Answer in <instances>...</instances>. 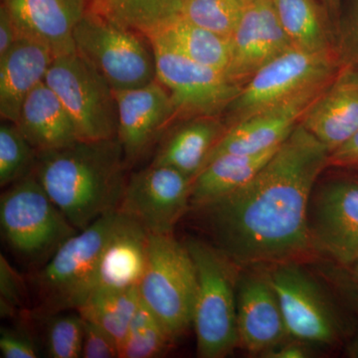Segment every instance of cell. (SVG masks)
<instances>
[{"label": "cell", "instance_id": "obj_28", "mask_svg": "<svg viewBox=\"0 0 358 358\" xmlns=\"http://www.w3.org/2000/svg\"><path fill=\"white\" fill-rule=\"evenodd\" d=\"M140 303L138 288H96L77 310L83 319L105 329L121 348Z\"/></svg>", "mask_w": 358, "mask_h": 358}, {"label": "cell", "instance_id": "obj_18", "mask_svg": "<svg viewBox=\"0 0 358 358\" xmlns=\"http://www.w3.org/2000/svg\"><path fill=\"white\" fill-rule=\"evenodd\" d=\"M22 37L46 45L55 57L75 53L74 32L89 0H1Z\"/></svg>", "mask_w": 358, "mask_h": 358}, {"label": "cell", "instance_id": "obj_32", "mask_svg": "<svg viewBox=\"0 0 358 358\" xmlns=\"http://www.w3.org/2000/svg\"><path fill=\"white\" fill-rule=\"evenodd\" d=\"M45 319L44 348L51 358L81 357L84 320L78 310H66Z\"/></svg>", "mask_w": 358, "mask_h": 358}, {"label": "cell", "instance_id": "obj_9", "mask_svg": "<svg viewBox=\"0 0 358 358\" xmlns=\"http://www.w3.org/2000/svg\"><path fill=\"white\" fill-rule=\"evenodd\" d=\"M45 83L69 113L79 140L117 138L115 91L77 52L54 58Z\"/></svg>", "mask_w": 358, "mask_h": 358}, {"label": "cell", "instance_id": "obj_31", "mask_svg": "<svg viewBox=\"0 0 358 358\" xmlns=\"http://www.w3.org/2000/svg\"><path fill=\"white\" fill-rule=\"evenodd\" d=\"M251 0H186L181 15L190 22L231 38Z\"/></svg>", "mask_w": 358, "mask_h": 358}, {"label": "cell", "instance_id": "obj_2", "mask_svg": "<svg viewBox=\"0 0 358 358\" xmlns=\"http://www.w3.org/2000/svg\"><path fill=\"white\" fill-rule=\"evenodd\" d=\"M119 138L78 140L37 154L33 173L76 228L119 210L128 178Z\"/></svg>", "mask_w": 358, "mask_h": 358}, {"label": "cell", "instance_id": "obj_30", "mask_svg": "<svg viewBox=\"0 0 358 358\" xmlns=\"http://www.w3.org/2000/svg\"><path fill=\"white\" fill-rule=\"evenodd\" d=\"M36 148L13 122L0 126V186L8 187L33 173L37 159Z\"/></svg>", "mask_w": 358, "mask_h": 358}, {"label": "cell", "instance_id": "obj_36", "mask_svg": "<svg viewBox=\"0 0 358 358\" xmlns=\"http://www.w3.org/2000/svg\"><path fill=\"white\" fill-rule=\"evenodd\" d=\"M84 320L82 358H120V346L102 327Z\"/></svg>", "mask_w": 358, "mask_h": 358}, {"label": "cell", "instance_id": "obj_29", "mask_svg": "<svg viewBox=\"0 0 358 358\" xmlns=\"http://www.w3.org/2000/svg\"><path fill=\"white\" fill-rule=\"evenodd\" d=\"M174 341L166 327L141 301L120 348V358L164 357Z\"/></svg>", "mask_w": 358, "mask_h": 358}, {"label": "cell", "instance_id": "obj_35", "mask_svg": "<svg viewBox=\"0 0 358 358\" xmlns=\"http://www.w3.org/2000/svg\"><path fill=\"white\" fill-rule=\"evenodd\" d=\"M0 352L4 358L40 357V346L26 326L1 327Z\"/></svg>", "mask_w": 358, "mask_h": 358}, {"label": "cell", "instance_id": "obj_39", "mask_svg": "<svg viewBox=\"0 0 358 358\" xmlns=\"http://www.w3.org/2000/svg\"><path fill=\"white\" fill-rule=\"evenodd\" d=\"M308 343L292 338V341H286L281 345L275 346L272 350L264 353L263 357L268 358H303L308 357L310 355Z\"/></svg>", "mask_w": 358, "mask_h": 358}, {"label": "cell", "instance_id": "obj_38", "mask_svg": "<svg viewBox=\"0 0 358 358\" xmlns=\"http://www.w3.org/2000/svg\"><path fill=\"white\" fill-rule=\"evenodd\" d=\"M22 35L4 7L0 6V57L13 48Z\"/></svg>", "mask_w": 358, "mask_h": 358}, {"label": "cell", "instance_id": "obj_21", "mask_svg": "<svg viewBox=\"0 0 358 358\" xmlns=\"http://www.w3.org/2000/svg\"><path fill=\"white\" fill-rule=\"evenodd\" d=\"M50 49L36 40L22 37L0 57V115L16 122L28 95L43 83L53 62Z\"/></svg>", "mask_w": 358, "mask_h": 358}, {"label": "cell", "instance_id": "obj_23", "mask_svg": "<svg viewBox=\"0 0 358 358\" xmlns=\"http://www.w3.org/2000/svg\"><path fill=\"white\" fill-rule=\"evenodd\" d=\"M15 124L37 152L65 147L79 140L69 113L45 81L25 99Z\"/></svg>", "mask_w": 358, "mask_h": 358}, {"label": "cell", "instance_id": "obj_17", "mask_svg": "<svg viewBox=\"0 0 358 358\" xmlns=\"http://www.w3.org/2000/svg\"><path fill=\"white\" fill-rule=\"evenodd\" d=\"M115 96L117 136L129 166L171 126L176 110L169 90L157 80L138 88L115 91Z\"/></svg>", "mask_w": 358, "mask_h": 358}, {"label": "cell", "instance_id": "obj_3", "mask_svg": "<svg viewBox=\"0 0 358 358\" xmlns=\"http://www.w3.org/2000/svg\"><path fill=\"white\" fill-rule=\"evenodd\" d=\"M186 248L196 268L197 291L192 326L197 355L227 357L239 345L237 327V266L212 244L189 239Z\"/></svg>", "mask_w": 358, "mask_h": 358}, {"label": "cell", "instance_id": "obj_37", "mask_svg": "<svg viewBox=\"0 0 358 358\" xmlns=\"http://www.w3.org/2000/svg\"><path fill=\"white\" fill-rule=\"evenodd\" d=\"M350 169L358 167V131L329 155L327 169Z\"/></svg>", "mask_w": 358, "mask_h": 358}, {"label": "cell", "instance_id": "obj_16", "mask_svg": "<svg viewBox=\"0 0 358 358\" xmlns=\"http://www.w3.org/2000/svg\"><path fill=\"white\" fill-rule=\"evenodd\" d=\"M333 79L261 110L228 128L212 150L206 164L221 155L259 154L280 147L301 124L308 110Z\"/></svg>", "mask_w": 358, "mask_h": 358}, {"label": "cell", "instance_id": "obj_22", "mask_svg": "<svg viewBox=\"0 0 358 358\" xmlns=\"http://www.w3.org/2000/svg\"><path fill=\"white\" fill-rule=\"evenodd\" d=\"M227 129L222 115L178 122L162 141L150 164L173 167L193 180Z\"/></svg>", "mask_w": 358, "mask_h": 358}, {"label": "cell", "instance_id": "obj_7", "mask_svg": "<svg viewBox=\"0 0 358 358\" xmlns=\"http://www.w3.org/2000/svg\"><path fill=\"white\" fill-rule=\"evenodd\" d=\"M196 291V268L185 244L173 234H150L147 268L138 293L141 303L176 341L192 326Z\"/></svg>", "mask_w": 358, "mask_h": 358}, {"label": "cell", "instance_id": "obj_8", "mask_svg": "<svg viewBox=\"0 0 358 358\" xmlns=\"http://www.w3.org/2000/svg\"><path fill=\"white\" fill-rule=\"evenodd\" d=\"M338 51L310 53L292 48L262 68L245 85L223 115L227 128L331 81L343 67Z\"/></svg>", "mask_w": 358, "mask_h": 358}, {"label": "cell", "instance_id": "obj_12", "mask_svg": "<svg viewBox=\"0 0 358 358\" xmlns=\"http://www.w3.org/2000/svg\"><path fill=\"white\" fill-rule=\"evenodd\" d=\"M341 171L313 188L308 230L313 251L348 267L358 258V176Z\"/></svg>", "mask_w": 358, "mask_h": 358}, {"label": "cell", "instance_id": "obj_13", "mask_svg": "<svg viewBox=\"0 0 358 358\" xmlns=\"http://www.w3.org/2000/svg\"><path fill=\"white\" fill-rule=\"evenodd\" d=\"M192 181L173 167L150 164L129 176L119 210L138 220L150 234H173L192 208Z\"/></svg>", "mask_w": 358, "mask_h": 358}, {"label": "cell", "instance_id": "obj_5", "mask_svg": "<svg viewBox=\"0 0 358 358\" xmlns=\"http://www.w3.org/2000/svg\"><path fill=\"white\" fill-rule=\"evenodd\" d=\"M1 234L25 262L44 265L78 231L54 203L34 173L6 187L0 197Z\"/></svg>", "mask_w": 358, "mask_h": 358}, {"label": "cell", "instance_id": "obj_40", "mask_svg": "<svg viewBox=\"0 0 358 358\" xmlns=\"http://www.w3.org/2000/svg\"><path fill=\"white\" fill-rule=\"evenodd\" d=\"M326 6L327 11L331 14V18L336 24H338L339 15H341V4L343 0H320Z\"/></svg>", "mask_w": 358, "mask_h": 358}, {"label": "cell", "instance_id": "obj_20", "mask_svg": "<svg viewBox=\"0 0 358 358\" xmlns=\"http://www.w3.org/2000/svg\"><path fill=\"white\" fill-rule=\"evenodd\" d=\"M148 245V230L121 212L101 254L94 289L138 288L147 268Z\"/></svg>", "mask_w": 358, "mask_h": 358}, {"label": "cell", "instance_id": "obj_41", "mask_svg": "<svg viewBox=\"0 0 358 358\" xmlns=\"http://www.w3.org/2000/svg\"><path fill=\"white\" fill-rule=\"evenodd\" d=\"M346 268L350 271V275H352L353 281L357 282L358 286V258L357 260L353 261V262Z\"/></svg>", "mask_w": 358, "mask_h": 358}, {"label": "cell", "instance_id": "obj_15", "mask_svg": "<svg viewBox=\"0 0 358 358\" xmlns=\"http://www.w3.org/2000/svg\"><path fill=\"white\" fill-rule=\"evenodd\" d=\"M226 77L244 87L256 73L293 48L282 29L273 0H251L230 38Z\"/></svg>", "mask_w": 358, "mask_h": 358}, {"label": "cell", "instance_id": "obj_14", "mask_svg": "<svg viewBox=\"0 0 358 358\" xmlns=\"http://www.w3.org/2000/svg\"><path fill=\"white\" fill-rule=\"evenodd\" d=\"M265 267L241 268L236 282L239 345L261 357L291 338L271 280L270 268Z\"/></svg>", "mask_w": 358, "mask_h": 358}, {"label": "cell", "instance_id": "obj_33", "mask_svg": "<svg viewBox=\"0 0 358 358\" xmlns=\"http://www.w3.org/2000/svg\"><path fill=\"white\" fill-rule=\"evenodd\" d=\"M336 37L341 62L358 70V0H343Z\"/></svg>", "mask_w": 358, "mask_h": 358}, {"label": "cell", "instance_id": "obj_11", "mask_svg": "<svg viewBox=\"0 0 358 358\" xmlns=\"http://www.w3.org/2000/svg\"><path fill=\"white\" fill-rule=\"evenodd\" d=\"M271 280L289 338L308 345H331L343 334V324L324 289L296 261L273 264Z\"/></svg>", "mask_w": 358, "mask_h": 358}, {"label": "cell", "instance_id": "obj_27", "mask_svg": "<svg viewBox=\"0 0 358 358\" xmlns=\"http://www.w3.org/2000/svg\"><path fill=\"white\" fill-rule=\"evenodd\" d=\"M186 0H89L90 8L150 37L182 14Z\"/></svg>", "mask_w": 358, "mask_h": 358}, {"label": "cell", "instance_id": "obj_19", "mask_svg": "<svg viewBox=\"0 0 358 358\" xmlns=\"http://www.w3.org/2000/svg\"><path fill=\"white\" fill-rule=\"evenodd\" d=\"M301 124L329 154L350 140L358 131V70L343 65Z\"/></svg>", "mask_w": 358, "mask_h": 358}, {"label": "cell", "instance_id": "obj_10", "mask_svg": "<svg viewBox=\"0 0 358 358\" xmlns=\"http://www.w3.org/2000/svg\"><path fill=\"white\" fill-rule=\"evenodd\" d=\"M154 49L157 80L173 100L174 122L197 117L222 115L243 87L232 83L224 73L206 67L150 39Z\"/></svg>", "mask_w": 358, "mask_h": 358}, {"label": "cell", "instance_id": "obj_1", "mask_svg": "<svg viewBox=\"0 0 358 358\" xmlns=\"http://www.w3.org/2000/svg\"><path fill=\"white\" fill-rule=\"evenodd\" d=\"M329 155L299 124L248 183L194 209L212 245L240 268L294 261L312 251L308 206Z\"/></svg>", "mask_w": 358, "mask_h": 358}, {"label": "cell", "instance_id": "obj_42", "mask_svg": "<svg viewBox=\"0 0 358 358\" xmlns=\"http://www.w3.org/2000/svg\"><path fill=\"white\" fill-rule=\"evenodd\" d=\"M341 171H350V173H355V174H357V176H358V167H357V169H341Z\"/></svg>", "mask_w": 358, "mask_h": 358}, {"label": "cell", "instance_id": "obj_26", "mask_svg": "<svg viewBox=\"0 0 358 358\" xmlns=\"http://www.w3.org/2000/svg\"><path fill=\"white\" fill-rule=\"evenodd\" d=\"M148 39L159 40L190 60L224 74L229 65L230 38L200 27L182 15Z\"/></svg>", "mask_w": 358, "mask_h": 358}, {"label": "cell", "instance_id": "obj_24", "mask_svg": "<svg viewBox=\"0 0 358 358\" xmlns=\"http://www.w3.org/2000/svg\"><path fill=\"white\" fill-rule=\"evenodd\" d=\"M259 154L221 155L211 159L193 179L190 207L199 208L248 183L272 159L278 148Z\"/></svg>", "mask_w": 358, "mask_h": 358}, {"label": "cell", "instance_id": "obj_25", "mask_svg": "<svg viewBox=\"0 0 358 358\" xmlns=\"http://www.w3.org/2000/svg\"><path fill=\"white\" fill-rule=\"evenodd\" d=\"M293 48L319 53L338 51L336 25L320 0H273Z\"/></svg>", "mask_w": 358, "mask_h": 358}, {"label": "cell", "instance_id": "obj_4", "mask_svg": "<svg viewBox=\"0 0 358 358\" xmlns=\"http://www.w3.org/2000/svg\"><path fill=\"white\" fill-rule=\"evenodd\" d=\"M120 210L110 212L83 230L78 231L33 275L39 299L40 317L77 310L95 286L96 267Z\"/></svg>", "mask_w": 358, "mask_h": 358}, {"label": "cell", "instance_id": "obj_34", "mask_svg": "<svg viewBox=\"0 0 358 358\" xmlns=\"http://www.w3.org/2000/svg\"><path fill=\"white\" fill-rule=\"evenodd\" d=\"M25 282L7 261L0 255V313L2 317H13L24 308Z\"/></svg>", "mask_w": 358, "mask_h": 358}, {"label": "cell", "instance_id": "obj_6", "mask_svg": "<svg viewBox=\"0 0 358 358\" xmlns=\"http://www.w3.org/2000/svg\"><path fill=\"white\" fill-rule=\"evenodd\" d=\"M75 50L114 91L157 80L152 45L143 33L90 8L74 32Z\"/></svg>", "mask_w": 358, "mask_h": 358}]
</instances>
